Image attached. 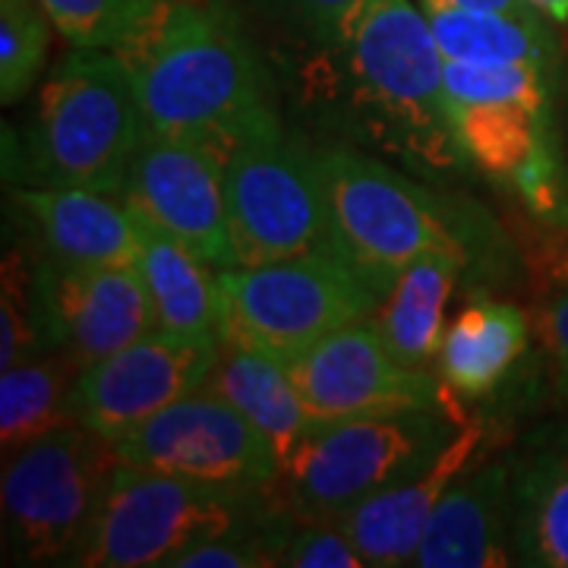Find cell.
I'll return each mask as SVG.
<instances>
[{
  "label": "cell",
  "mask_w": 568,
  "mask_h": 568,
  "mask_svg": "<svg viewBox=\"0 0 568 568\" xmlns=\"http://www.w3.org/2000/svg\"><path fill=\"white\" fill-rule=\"evenodd\" d=\"M130 73L149 136H183L224 159L282 130L265 70L227 0H164L111 48Z\"/></svg>",
  "instance_id": "6da1fadb"
},
{
  "label": "cell",
  "mask_w": 568,
  "mask_h": 568,
  "mask_svg": "<svg viewBox=\"0 0 568 568\" xmlns=\"http://www.w3.org/2000/svg\"><path fill=\"white\" fill-rule=\"evenodd\" d=\"M145 136L121 58L111 48H73L41 85L32 130L36 181L121 193Z\"/></svg>",
  "instance_id": "7a4b0ae2"
},
{
  "label": "cell",
  "mask_w": 568,
  "mask_h": 568,
  "mask_svg": "<svg viewBox=\"0 0 568 568\" xmlns=\"http://www.w3.org/2000/svg\"><path fill=\"white\" fill-rule=\"evenodd\" d=\"M219 335L275 361H297L351 323L369 320L383 294L345 260L310 253L263 265L219 268Z\"/></svg>",
  "instance_id": "3957f363"
},
{
  "label": "cell",
  "mask_w": 568,
  "mask_h": 568,
  "mask_svg": "<svg viewBox=\"0 0 568 568\" xmlns=\"http://www.w3.org/2000/svg\"><path fill=\"white\" fill-rule=\"evenodd\" d=\"M263 496L121 465L92 528L67 566H168L200 540L268 521L260 515Z\"/></svg>",
  "instance_id": "277c9868"
},
{
  "label": "cell",
  "mask_w": 568,
  "mask_h": 568,
  "mask_svg": "<svg viewBox=\"0 0 568 568\" xmlns=\"http://www.w3.org/2000/svg\"><path fill=\"white\" fill-rule=\"evenodd\" d=\"M114 439L67 424L3 458L7 549L29 566L70 562L118 474Z\"/></svg>",
  "instance_id": "5b68a950"
},
{
  "label": "cell",
  "mask_w": 568,
  "mask_h": 568,
  "mask_svg": "<svg viewBox=\"0 0 568 568\" xmlns=\"http://www.w3.org/2000/svg\"><path fill=\"white\" fill-rule=\"evenodd\" d=\"M448 439L439 410L325 420L282 467L291 518H338L424 470Z\"/></svg>",
  "instance_id": "8992f818"
},
{
  "label": "cell",
  "mask_w": 568,
  "mask_h": 568,
  "mask_svg": "<svg viewBox=\"0 0 568 568\" xmlns=\"http://www.w3.org/2000/svg\"><path fill=\"white\" fill-rule=\"evenodd\" d=\"M316 155L332 219V256L345 260L379 294L429 250L465 253L436 203L386 164L338 145Z\"/></svg>",
  "instance_id": "52a82bcc"
},
{
  "label": "cell",
  "mask_w": 568,
  "mask_h": 568,
  "mask_svg": "<svg viewBox=\"0 0 568 568\" xmlns=\"http://www.w3.org/2000/svg\"><path fill=\"white\" fill-rule=\"evenodd\" d=\"M234 265L332 253L320 155L282 130L244 142L224 164Z\"/></svg>",
  "instance_id": "ba28073f"
},
{
  "label": "cell",
  "mask_w": 568,
  "mask_h": 568,
  "mask_svg": "<svg viewBox=\"0 0 568 568\" xmlns=\"http://www.w3.org/2000/svg\"><path fill=\"white\" fill-rule=\"evenodd\" d=\"M351 70L392 130L429 164L458 152L446 108V58L429 17L410 0H366L347 41Z\"/></svg>",
  "instance_id": "9c48e42d"
},
{
  "label": "cell",
  "mask_w": 568,
  "mask_h": 568,
  "mask_svg": "<svg viewBox=\"0 0 568 568\" xmlns=\"http://www.w3.org/2000/svg\"><path fill=\"white\" fill-rule=\"evenodd\" d=\"M114 448L121 465L215 487L265 493L282 480V465L263 433L203 388L130 429Z\"/></svg>",
  "instance_id": "30bf717a"
},
{
  "label": "cell",
  "mask_w": 568,
  "mask_h": 568,
  "mask_svg": "<svg viewBox=\"0 0 568 568\" xmlns=\"http://www.w3.org/2000/svg\"><path fill=\"white\" fill-rule=\"evenodd\" d=\"M219 149L183 136H145L121 200L140 224L183 244L215 268L234 265Z\"/></svg>",
  "instance_id": "8fae6325"
},
{
  "label": "cell",
  "mask_w": 568,
  "mask_h": 568,
  "mask_svg": "<svg viewBox=\"0 0 568 568\" xmlns=\"http://www.w3.org/2000/svg\"><path fill=\"white\" fill-rule=\"evenodd\" d=\"M219 347L222 338L149 332L118 354L82 366L73 388L77 420L118 443L159 410L200 392Z\"/></svg>",
  "instance_id": "7c38bea8"
},
{
  "label": "cell",
  "mask_w": 568,
  "mask_h": 568,
  "mask_svg": "<svg viewBox=\"0 0 568 568\" xmlns=\"http://www.w3.org/2000/svg\"><path fill=\"white\" fill-rule=\"evenodd\" d=\"M44 347L82 366L104 361L155 332V310L140 265H77L44 260L36 268Z\"/></svg>",
  "instance_id": "4fadbf2b"
},
{
  "label": "cell",
  "mask_w": 568,
  "mask_h": 568,
  "mask_svg": "<svg viewBox=\"0 0 568 568\" xmlns=\"http://www.w3.org/2000/svg\"><path fill=\"white\" fill-rule=\"evenodd\" d=\"M310 414L325 420L439 410L443 392L417 366L402 364L369 320L351 323L287 364Z\"/></svg>",
  "instance_id": "5bb4252c"
},
{
  "label": "cell",
  "mask_w": 568,
  "mask_h": 568,
  "mask_svg": "<svg viewBox=\"0 0 568 568\" xmlns=\"http://www.w3.org/2000/svg\"><path fill=\"white\" fill-rule=\"evenodd\" d=\"M446 108L458 152L511 181L549 130L547 67L446 61Z\"/></svg>",
  "instance_id": "9a60e30c"
},
{
  "label": "cell",
  "mask_w": 568,
  "mask_h": 568,
  "mask_svg": "<svg viewBox=\"0 0 568 568\" xmlns=\"http://www.w3.org/2000/svg\"><path fill=\"white\" fill-rule=\"evenodd\" d=\"M480 443H484V424L470 420L448 439L443 452L424 470L369 496L361 506L335 518L357 552L364 556L366 566H414L433 511L443 503L446 489L474 465Z\"/></svg>",
  "instance_id": "2e32d148"
},
{
  "label": "cell",
  "mask_w": 568,
  "mask_h": 568,
  "mask_svg": "<svg viewBox=\"0 0 568 568\" xmlns=\"http://www.w3.org/2000/svg\"><path fill=\"white\" fill-rule=\"evenodd\" d=\"M515 489L506 465L462 474L436 506L414 566L506 568L515 559Z\"/></svg>",
  "instance_id": "e0dca14e"
},
{
  "label": "cell",
  "mask_w": 568,
  "mask_h": 568,
  "mask_svg": "<svg viewBox=\"0 0 568 568\" xmlns=\"http://www.w3.org/2000/svg\"><path fill=\"white\" fill-rule=\"evenodd\" d=\"M82 186H36L17 193L51 260L77 265H136L142 224L130 205Z\"/></svg>",
  "instance_id": "ac0fdd59"
},
{
  "label": "cell",
  "mask_w": 568,
  "mask_h": 568,
  "mask_svg": "<svg viewBox=\"0 0 568 568\" xmlns=\"http://www.w3.org/2000/svg\"><path fill=\"white\" fill-rule=\"evenodd\" d=\"M203 392L219 395L234 410H241L263 433L282 467L320 426V420L310 414L287 364L250 347L222 342L215 366L205 376Z\"/></svg>",
  "instance_id": "d6986e66"
},
{
  "label": "cell",
  "mask_w": 568,
  "mask_h": 568,
  "mask_svg": "<svg viewBox=\"0 0 568 568\" xmlns=\"http://www.w3.org/2000/svg\"><path fill=\"white\" fill-rule=\"evenodd\" d=\"M462 265L465 253L458 250H429L405 265L383 294L373 323L402 364L420 369L439 354L446 335V306Z\"/></svg>",
  "instance_id": "ffe728a7"
},
{
  "label": "cell",
  "mask_w": 568,
  "mask_h": 568,
  "mask_svg": "<svg viewBox=\"0 0 568 568\" xmlns=\"http://www.w3.org/2000/svg\"><path fill=\"white\" fill-rule=\"evenodd\" d=\"M530 320L511 304H474L446 325L436 354L439 376L448 388L480 398L499 386L508 369L525 357Z\"/></svg>",
  "instance_id": "44dd1931"
},
{
  "label": "cell",
  "mask_w": 568,
  "mask_h": 568,
  "mask_svg": "<svg viewBox=\"0 0 568 568\" xmlns=\"http://www.w3.org/2000/svg\"><path fill=\"white\" fill-rule=\"evenodd\" d=\"M142 282L149 287L155 328L190 338L219 335V268L190 253L186 246L142 224L140 250Z\"/></svg>",
  "instance_id": "7402d4cb"
},
{
  "label": "cell",
  "mask_w": 568,
  "mask_h": 568,
  "mask_svg": "<svg viewBox=\"0 0 568 568\" xmlns=\"http://www.w3.org/2000/svg\"><path fill=\"white\" fill-rule=\"evenodd\" d=\"M80 364L67 354H36L0 373V443L3 458L39 443L41 436L77 424L73 388Z\"/></svg>",
  "instance_id": "603a6c76"
},
{
  "label": "cell",
  "mask_w": 568,
  "mask_h": 568,
  "mask_svg": "<svg viewBox=\"0 0 568 568\" xmlns=\"http://www.w3.org/2000/svg\"><path fill=\"white\" fill-rule=\"evenodd\" d=\"M446 61L474 67L537 63L549 67L552 41L534 13L503 10H433L426 13Z\"/></svg>",
  "instance_id": "cb8c5ba5"
},
{
  "label": "cell",
  "mask_w": 568,
  "mask_h": 568,
  "mask_svg": "<svg viewBox=\"0 0 568 568\" xmlns=\"http://www.w3.org/2000/svg\"><path fill=\"white\" fill-rule=\"evenodd\" d=\"M515 556L568 568V452L537 455L515 480Z\"/></svg>",
  "instance_id": "d4e9b609"
},
{
  "label": "cell",
  "mask_w": 568,
  "mask_h": 568,
  "mask_svg": "<svg viewBox=\"0 0 568 568\" xmlns=\"http://www.w3.org/2000/svg\"><path fill=\"white\" fill-rule=\"evenodd\" d=\"M51 17L41 0H0V99L20 102L39 80L48 48Z\"/></svg>",
  "instance_id": "484cf974"
},
{
  "label": "cell",
  "mask_w": 568,
  "mask_h": 568,
  "mask_svg": "<svg viewBox=\"0 0 568 568\" xmlns=\"http://www.w3.org/2000/svg\"><path fill=\"white\" fill-rule=\"evenodd\" d=\"M164 0H41L54 29L73 48H114Z\"/></svg>",
  "instance_id": "4316f807"
},
{
  "label": "cell",
  "mask_w": 568,
  "mask_h": 568,
  "mask_svg": "<svg viewBox=\"0 0 568 568\" xmlns=\"http://www.w3.org/2000/svg\"><path fill=\"white\" fill-rule=\"evenodd\" d=\"M3 294H0V369L41 354L44 335L39 323V291L36 272L20 253L3 260Z\"/></svg>",
  "instance_id": "83f0119b"
},
{
  "label": "cell",
  "mask_w": 568,
  "mask_h": 568,
  "mask_svg": "<svg viewBox=\"0 0 568 568\" xmlns=\"http://www.w3.org/2000/svg\"><path fill=\"white\" fill-rule=\"evenodd\" d=\"M282 544V566L291 568H366L364 556L335 518H294Z\"/></svg>",
  "instance_id": "f1b7e54d"
},
{
  "label": "cell",
  "mask_w": 568,
  "mask_h": 568,
  "mask_svg": "<svg viewBox=\"0 0 568 568\" xmlns=\"http://www.w3.org/2000/svg\"><path fill=\"white\" fill-rule=\"evenodd\" d=\"M515 186L530 212L544 222L562 227L568 224V183L562 174V164L556 155L552 133H544L525 164L515 171Z\"/></svg>",
  "instance_id": "f546056e"
},
{
  "label": "cell",
  "mask_w": 568,
  "mask_h": 568,
  "mask_svg": "<svg viewBox=\"0 0 568 568\" xmlns=\"http://www.w3.org/2000/svg\"><path fill=\"white\" fill-rule=\"evenodd\" d=\"M291 7L313 29L316 39L347 51L366 0H291Z\"/></svg>",
  "instance_id": "4dcf8cb0"
},
{
  "label": "cell",
  "mask_w": 568,
  "mask_h": 568,
  "mask_svg": "<svg viewBox=\"0 0 568 568\" xmlns=\"http://www.w3.org/2000/svg\"><path fill=\"white\" fill-rule=\"evenodd\" d=\"M540 338L549 351V361L556 369V379L568 395V287L559 294H549L540 304Z\"/></svg>",
  "instance_id": "1f68e13d"
},
{
  "label": "cell",
  "mask_w": 568,
  "mask_h": 568,
  "mask_svg": "<svg viewBox=\"0 0 568 568\" xmlns=\"http://www.w3.org/2000/svg\"><path fill=\"white\" fill-rule=\"evenodd\" d=\"M424 13L433 10H503V13H534L528 0H420Z\"/></svg>",
  "instance_id": "d6a6232c"
},
{
  "label": "cell",
  "mask_w": 568,
  "mask_h": 568,
  "mask_svg": "<svg viewBox=\"0 0 568 568\" xmlns=\"http://www.w3.org/2000/svg\"><path fill=\"white\" fill-rule=\"evenodd\" d=\"M530 7L537 10V13H544L552 22H559V26H566L568 22V0H528Z\"/></svg>",
  "instance_id": "836d02e7"
}]
</instances>
